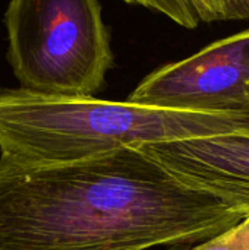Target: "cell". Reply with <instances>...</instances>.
I'll list each match as a JSON object with an SVG mask.
<instances>
[{
	"label": "cell",
	"mask_w": 249,
	"mask_h": 250,
	"mask_svg": "<svg viewBox=\"0 0 249 250\" xmlns=\"http://www.w3.org/2000/svg\"><path fill=\"white\" fill-rule=\"evenodd\" d=\"M244 215L139 148L0 171V250H147L203 243Z\"/></svg>",
	"instance_id": "cell-1"
},
{
	"label": "cell",
	"mask_w": 249,
	"mask_h": 250,
	"mask_svg": "<svg viewBox=\"0 0 249 250\" xmlns=\"http://www.w3.org/2000/svg\"><path fill=\"white\" fill-rule=\"evenodd\" d=\"M247 126L248 116L3 88L0 171L73 163L120 148L222 135Z\"/></svg>",
	"instance_id": "cell-2"
},
{
	"label": "cell",
	"mask_w": 249,
	"mask_h": 250,
	"mask_svg": "<svg viewBox=\"0 0 249 250\" xmlns=\"http://www.w3.org/2000/svg\"><path fill=\"white\" fill-rule=\"evenodd\" d=\"M3 22L19 88L57 97L104 88L114 53L98 0H9Z\"/></svg>",
	"instance_id": "cell-3"
},
{
	"label": "cell",
	"mask_w": 249,
	"mask_h": 250,
	"mask_svg": "<svg viewBox=\"0 0 249 250\" xmlns=\"http://www.w3.org/2000/svg\"><path fill=\"white\" fill-rule=\"evenodd\" d=\"M128 101L249 117V28L151 72Z\"/></svg>",
	"instance_id": "cell-4"
},
{
	"label": "cell",
	"mask_w": 249,
	"mask_h": 250,
	"mask_svg": "<svg viewBox=\"0 0 249 250\" xmlns=\"http://www.w3.org/2000/svg\"><path fill=\"white\" fill-rule=\"evenodd\" d=\"M183 185L249 214V126L222 135L139 148Z\"/></svg>",
	"instance_id": "cell-5"
},
{
	"label": "cell",
	"mask_w": 249,
	"mask_h": 250,
	"mask_svg": "<svg viewBox=\"0 0 249 250\" xmlns=\"http://www.w3.org/2000/svg\"><path fill=\"white\" fill-rule=\"evenodd\" d=\"M201 23L249 21V0H189Z\"/></svg>",
	"instance_id": "cell-6"
},
{
	"label": "cell",
	"mask_w": 249,
	"mask_h": 250,
	"mask_svg": "<svg viewBox=\"0 0 249 250\" xmlns=\"http://www.w3.org/2000/svg\"><path fill=\"white\" fill-rule=\"evenodd\" d=\"M128 4H138L167 16L175 23L194 29L201 21L189 0H123Z\"/></svg>",
	"instance_id": "cell-7"
},
{
	"label": "cell",
	"mask_w": 249,
	"mask_h": 250,
	"mask_svg": "<svg viewBox=\"0 0 249 250\" xmlns=\"http://www.w3.org/2000/svg\"><path fill=\"white\" fill-rule=\"evenodd\" d=\"M192 250H249V217Z\"/></svg>",
	"instance_id": "cell-8"
},
{
	"label": "cell",
	"mask_w": 249,
	"mask_h": 250,
	"mask_svg": "<svg viewBox=\"0 0 249 250\" xmlns=\"http://www.w3.org/2000/svg\"><path fill=\"white\" fill-rule=\"evenodd\" d=\"M245 217H249V214H248V215H245Z\"/></svg>",
	"instance_id": "cell-9"
}]
</instances>
